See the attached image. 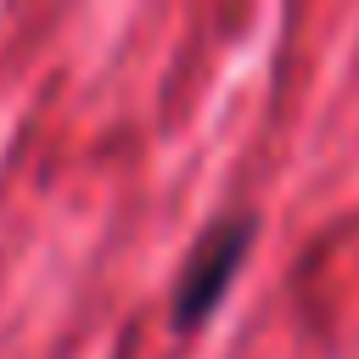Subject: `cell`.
Wrapping results in <instances>:
<instances>
[{"label":"cell","instance_id":"6da1fadb","mask_svg":"<svg viewBox=\"0 0 359 359\" xmlns=\"http://www.w3.org/2000/svg\"><path fill=\"white\" fill-rule=\"evenodd\" d=\"M247 247H252V219L236 213V219H219L185 258L180 280H174V303H168V320L174 331H196L236 286L241 264H247Z\"/></svg>","mask_w":359,"mask_h":359}]
</instances>
